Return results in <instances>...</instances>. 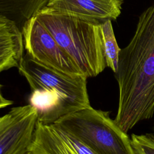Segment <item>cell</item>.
<instances>
[{
    "instance_id": "6da1fadb",
    "label": "cell",
    "mask_w": 154,
    "mask_h": 154,
    "mask_svg": "<svg viewBox=\"0 0 154 154\" xmlns=\"http://www.w3.org/2000/svg\"><path fill=\"white\" fill-rule=\"evenodd\" d=\"M115 76L121 100L138 109H154V4L141 14L134 36L121 49Z\"/></svg>"
},
{
    "instance_id": "7a4b0ae2",
    "label": "cell",
    "mask_w": 154,
    "mask_h": 154,
    "mask_svg": "<svg viewBox=\"0 0 154 154\" xmlns=\"http://www.w3.org/2000/svg\"><path fill=\"white\" fill-rule=\"evenodd\" d=\"M81 73L94 77L106 67L100 22L58 12L47 6L35 15Z\"/></svg>"
},
{
    "instance_id": "3957f363",
    "label": "cell",
    "mask_w": 154,
    "mask_h": 154,
    "mask_svg": "<svg viewBox=\"0 0 154 154\" xmlns=\"http://www.w3.org/2000/svg\"><path fill=\"white\" fill-rule=\"evenodd\" d=\"M81 140L95 154H135L131 140L109 116L91 106L54 123Z\"/></svg>"
},
{
    "instance_id": "277c9868",
    "label": "cell",
    "mask_w": 154,
    "mask_h": 154,
    "mask_svg": "<svg viewBox=\"0 0 154 154\" xmlns=\"http://www.w3.org/2000/svg\"><path fill=\"white\" fill-rule=\"evenodd\" d=\"M17 68L19 73L26 79L31 91L45 90L57 94L62 100L66 115L91 106L87 76L49 67L27 54L23 56Z\"/></svg>"
},
{
    "instance_id": "5b68a950",
    "label": "cell",
    "mask_w": 154,
    "mask_h": 154,
    "mask_svg": "<svg viewBox=\"0 0 154 154\" xmlns=\"http://www.w3.org/2000/svg\"><path fill=\"white\" fill-rule=\"evenodd\" d=\"M24 48L32 58L54 69L74 75H82L75 63L58 45L36 16L22 28Z\"/></svg>"
},
{
    "instance_id": "8992f818",
    "label": "cell",
    "mask_w": 154,
    "mask_h": 154,
    "mask_svg": "<svg viewBox=\"0 0 154 154\" xmlns=\"http://www.w3.org/2000/svg\"><path fill=\"white\" fill-rule=\"evenodd\" d=\"M37 123V111L30 104L13 108L0 117V154H26Z\"/></svg>"
},
{
    "instance_id": "52a82bcc",
    "label": "cell",
    "mask_w": 154,
    "mask_h": 154,
    "mask_svg": "<svg viewBox=\"0 0 154 154\" xmlns=\"http://www.w3.org/2000/svg\"><path fill=\"white\" fill-rule=\"evenodd\" d=\"M28 152L32 154H95L81 140L59 126L38 121Z\"/></svg>"
},
{
    "instance_id": "ba28073f",
    "label": "cell",
    "mask_w": 154,
    "mask_h": 154,
    "mask_svg": "<svg viewBox=\"0 0 154 154\" xmlns=\"http://www.w3.org/2000/svg\"><path fill=\"white\" fill-rule=\"evenodd\" d=\"M122 0H49L47 7L61 13L102 22L116 20L121 14Z\"/></svg>"
},
{
    "instance_id": "9c48e42d",
    "label": "cell",
    "mask_w": 154,
    "mask_h": 154,
    "mask_svg": "<svg viewBox=\"0 0 154 154\" xmlns=\"http://www.w3.org/2000/svg\"><path fill=\"white\" fill-rule=\"evenodd\" d=\"M24 49L22 31L14 20L0 16V73L18 67Z\"/></svg>"
},
{
    "instance_id": "30bf717a",
    "label": "cell",
    "mask_w": 154,
    "mask_h": 154,
    "mask_svg": "<svg viewBox=\"0 0 154 154\" xmlns=\"http://www.w3.org/2000/svg\"><path fill=\"white\" fill-rule=\"evenodd\" d=\"M111 21L109 19L102 21L100 27L106 66L116 73L121 49L116 41Z\"/></svg>"
},
{
    "instance_id": "8fae6325",
    "label": "cell",
    "mask_w": 154,
    "mask_h": 154,
    "mask_svg": "<svg viewBox=\"0 0 154 154\" xmlns=\"http://www.w3.org/2000/svg\"><path fill=\"white\" fill-rule=\"evenodd\" d=\"M32 0H0V16L20 23L25 18Z\"/></svg>"
},
{
    "instance_id": "7c38bea8",
    "label": "cell",
    "mask_w": 154,
    "mask_h": 154,
    "mask_svg": "<svg viewBox=\"0 0 154 154\" xmlns=\"http://www.w3.org/2000/svg\"><path fill=\"white\" fill-rule=\"evenodd\" d=\"M131 140L135 154H154V134H132Z\"/></svg>"
},
{
    "instance_id": "4fadbf2b",
    "label": "cell",
    "mask_w": 154,
    "mask_h": 154,
    "mask_svg": "<svg viewBox=\"0 0 154 154\" xmlns=\"http://www.w3.org/2000/svg\"><path fill=\"white\" fill-rule=\"evenodd\" d=\"M1 87L2 85L0 84V109L2 108H4L7 106H8L13 104V102L6 99L4 97L1 92Z\"/></svg>"
},
{
    "instance_id": "5bb4252c",
    "label": "cell",
    "mask_w": 154,
    "mask_h": 154,
    "mask_svg": "<svg viewBox=\"0 0 154 154\" xmlns=\"http://www.w3.org/2000/svg\"><path fill=\"white\" fill-rule=\"evenodd\" d=\"M26 154H32L31 153H30V152H28L27 153H26Z\"/></svg>"
},
{
    "instance_id": "9a60e30c",
    "label": "cell",
    "mask_w": 154,
    "mask_h": 154,
    "mask_svg": "<svg viewBox=\"0 0 154 154\" xmlns=\"http://www.w3.org/2000/svg\"><path fill=\"white\" fill-rule=\"evenodd\" d=\"M153 134H154V133H153Z\"/></svg>"
}]
</instances>
